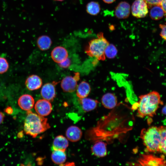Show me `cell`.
I'll return each mask as SVG.
<instances>
[{
	"label": "cell",
	"mask_w": 166,
	"mask_h": 166,
	"mask_svg": "<svg viewBox=\"0 0 166 166\" xmlns=\"http://www.w3.org/2000/svg\"><path fill=\"white\" fill-rule=\"evenodd\" d=\"M149 16L154 20H158L162 18L165 15V12L160 5H154L150 8Z\"/></svg>",
	"instance_id": "44dd1931"
},
{
	"label": "cell",
	"mask_w": 166,
	"mask_h": 166,
	"mask_svg": "<svg viewBox=\"0 0 166 166\" xmlns=\"http://www.w3.org/2000/svg\"><path fill=\"white\" fill-rule=\"evenodd\" d=\"M117 50L113 44H109L107 46L105 50V56L109 58H113L116 56Z\"/></svg>",
	"instance_id": "d4e9b609"
},
{
	"label": "cell",
	"mask_w": 166,
	"mask_h": 166,
	"mask_svg": "<svg viewBox=\"0 0 166 166\" xmlns=\"http://www.w3.org/2000/svg\"><path fill=\"white\" fill-rule=\"evenodd\" d=\"M82 132L79 127L72 126L69 127L66 132V136L69 141L75 142L79 141L82 136Z\"/></svg>",
	"instance_id": "2e32d148"
},
{
	"label": "cell",
	"mask_w": 166,
	"mask_h": 166,
	"mask_svg": "<svg viewBox=\"0 0 166 166\" xmlns=\"http://www.w3.org/2000/svg\"><path fill=\"white\" fill-rule=\"evenodd\" d=\"M159 26L161 29L160 36L166 41V25L160 24Z\"/></svg>",
	"instance_id": "83f0119b"
},
{
	"label": "cell",
	"mask_w": 166,
	"mask_h": 166,
	"mask_svg": "<svg viewBox=\"0 0 166 166\" xmlns=\"http://www.w3.org/2000/svg\"><path fill=\"white\" fill-rule=\"evenodd\" d=\"M131 11L129 4L126 2L122 1L115 7V14L116 18L118 19H125L129 16Z\"/></svg>",
	"instance_id": "9c48e42d"
},
{
	"label": "cell",
	"mask_w": 166,
	"mask_h": 166,
	"mask_svg": "<svg viewBox=\"0 0 166 166\" xmlns=\"http://www.w3.org/2000/svg\"><path fill=\"white\" fill-rule=\"evenodd\" d=\"M148 6L145 0H135L131 8L132 15L137 18L145 17L148 13Z\"/></svg>",
	"instance_id": "8992f818"
},
{
	"label": "cell",
	"mask_w": 166,
	"mask_h": 166,
	"mask_svg": "<svg viewBox=\"0 0 166 166\" xmlns=\"http://www.w3.org/2000/svg\"><path fill=\"white\" fill-rule=\"evenodd\" d=\"M4 117V114L0 111V124L3 122Z\"/></svg>",
	"instance_id": "4dcf8cb0"
},
{
	"label": "cell",
	"mask_w": 166,
	"mask_h": 166,
	"mask_svg": "<svg viewBox=\"0 0 166 166\" xmlns=\"http://www.w3.org/2000/svg\"><path fill=\"white\" fill-rule=\"evenodd\" d=\"M41 78L38 76L32 75L26 79L25 85L27 88L30 90L33 91L39 89L42 85Z\"/></svg>",
	"instance_id": "4fadbf2b"
},
{
	"label": "cell",
	"mask_w": 166,
	"mask_h": 166,
	"mask_svg": "<svg viewBox=\"0 0 166 166\" xmlns=\"http://www.w3.org/2000/svg\"><path fill=\"white\" fill-rule=\"evenodd\" d=\"M9 64L7 60L5 58L0 57V74H3L8 70Z\"/></svg>",
	"instance_id": "484cf974"
},
{
	"label": "cell",
	"mask_w": 166,
	"mask_h": 166,
	"mask_svg": "<svg viewBox=\"0 0 166 166\" xmlns=\"http://www.w3.org/2000/svg\"><path fill=\"white\" fill-rule=\"evenodd\" d=\"M97 37V38L89 42L85 52L91 57H95L98 60L104 61L105 59V50L109 43L104 37L103 33L98 34Z\"/></svg>",
	"instance_id": "277c9868"
},
{
	"label": "cell",
	"mask_w": 166,
	"mask_h": 166,
	"mask_svg": "<svg viewBox=\"0 0 166 166\" xmlns=\"http://www.w3.org/2000/svg\"><path fill=\"white\" fill-rule=\"evenodd\" d=\"M80 99L83 109L86 112H89L95 109L99 103L97 100L86 97Z\"/></svg>",
	"instance_id": "ac0fdd59"
},
{
	"label": "cell",
	"mask_w": 166,
	"mask_h": 166,
	"mask_svg": "<svg viewBox=\"0 0 166 166\" xmlns=\"http://www.w3.org/2000/svg\"><path fill=\"white\" fill-rule=\"evenodd\" d=\"M139 98V101L135 105L137 109V116L140 118L153 117L162 103L160 94L155 91L141 95Z\"/></svg>",
	"instance_id": "6da1fadb"
},
{
	"label": "cell",
	"mask_w": 166,
	"mask_h": 166,
	"mask_svg": "<svg viewBox=\"0 0 166 166\" xmlns=\"http://www.w3.org/2000/svg\"><path fill=\"white\" fill-rule=\"evenodd\" d=\"M70 63L71 61L70 59L67 58L65 61L58 64L59 66L62 68H67L69 67Z\"/></svg>",
	"instance_id": "f1b7e54d"
},
{
	"label": "cell",
	"mask_w": 166,
	"mask_h": 166,
	"mask_svg": "<svg viewBox=\"0 0 166 166\" xmlns=\"http://www.w3.org/2000/svg\"><path fill=\"white\" fill-rule=\"evenodd\" d=\"M91 152L94 156L102 157L106 156L107 154V144L102 141H97L92 146Z\"/></svg>",
	"instance_id": "5bb4252c"
},
{
	"label": "cell",
	"mask_w": 166,
	"mask_h": 166,
	"mask_svg": "<svg viewBox=\"0 0 166 166\" xmlns=\"http://www.w3.org/2000/svg\"><path fill=\"white\" fill-rule=\"evenodd\" d=\"M12 109L10 107H8L6 109V112L10 114L12 112Z\"/></svg>",
	"instance_id": "1f68e13d"
},
{
	"label": "cell",
	"mask_w": 166,
	"mask_h": 166,
	"mask_svg": "<svg viewBox=\"0 0 166 166\" xmlns=\"http://www.w3.org/2000/svg\"><path fill=\"white\" fill-rule=\"evenodd\" d=\"M52 161L57 164H61L65 161L66 155L65 152L60 150H54L51 155Z\"/></svg>",
	"instance_id": "7402d4cb"
},
{
	"label": "cell",
	"mask_w": 166,
	"mask_h": 166,
	"mask_svg": "<svg viewBox=\"0 0 166 166\" xmlns=\"http://www.w3.org/2000/svg\"><path fill=\"white\" fill-rule=\"evenodd\" d=\"M159 128L161 137L160 152L166 156V127L161 126Z\"/></svg>",
	"instance_id": "cb8c5ba5"
},
{
	"label": "cell",
	"mask_w": 166,
	"mask_h": 166,
	"mask_svg": "<svg viewBox=\"0 0 166 166\" xmlns=\"http://www.w3.org/2000/svg\"><path fill=\"white\" fill-rule=\"evenodd\" d=\"M104 2L107 4H111L114 2L116 0H102Z\"/></svg>",
	"instance_id": "d6a6232c"
},
{
	"label": "cell",
	"mask_w": 166,
	"mask_h": 166,
	"mask_svg": "<svg viewBox=\"0 0 166 166\" xmlns=\"http://www.w3.org/2000/svg\"><path fill=\"white\" fill-rule=\"evenodd\" d=\"M101 101L104 107L108 109H114L117 105V98L111 93H107L104 95L101 98Z\"/></svg>",
	"instance_id": "9a60e30c"
},
{
	"label": "cell",
	"mask_w": 166,
	"mask_h": 166,
	"mask_svg": "<svg viewBox=\"0 0 166 166\" xmlns=\"http://www.w3.org/2000/svg\"><path fill=\"white\" fill-rule=\"evenodd\" d=\"M165 13L166 14V0H163L160 4Z\"/></svg>",
	"instance_id": "f546056e"
},
{
	"label": "cell",
	"mask_w": 166,
	"mask_h": 166,
	"mask_svg": "<svg viewBox=\"0 0 166 166\" xmlns=\"http://www.w3.org/2000/svg\"><path fill=\"white\" fill-rule=\"evenodd\" d=\"M162 112L163 114L166 115V105L164 106L162 110Z\"/></svg>",
	"instance_id": "836d02e7"
},
{
	"label": "cell",
	"mask_w": 166,
	"mask_h": 166,
	"mask_svg": "<svg viewBox=\"0 0 166 166\" xmlns=\"http://www.w3.org/2000/svg\"><path fill=\"white\" fill-rule=\"evenodd\" d=\"M19 107L22 109L28 111L32 109L34 105V101L33 97L28 94H25L21 96L18 101Z\"/></svg>",
	"instance_id": "7c38bea8"
},
{
	"label": "cell",
	"mask_w": 166,
	"mask_h": 166,
	"mask_svg": "<svg viewBox=\"0 0 166 166\" xmlns=\"http://www.w3.org/2000/svg\"><path fill=\"white\" fill-rule=\"evenodd\" d=\"M38 114L44 117L49 115L52 111V106L50 101L45 99L38 100L34 106Z\"/></svg>",
	"instance_id": "ba28073f"
},
{
	"label": "cell",
	"mask_w": 166,
	"mask_h": 166,
	"mask_svg": "<svg viewBox=\"0 0 166 166\" xmlns=\"http://www.w3.org/2000/svg\"><path fill=\"white\" fill-rule=\"evenodd\" d=\"M51 55L52 60L59 64L68 58V54L67 50L64 47L58 46L53 49Z\"/></svg>",
	"instance_id": "30bf717a"
},
{
	"label": "cell",
	"mask_w": 166,
	"mask_h": 166,
	"mask_svg": "<svg viewBox=\"0 0 166 166\" xmlns=\"http://www.w3.org/2000/svg\"><path fill=\"white\" fill-rule=\"evenodd\" d=\"M135 165L138 166H166L164 156L158 157L149 154H140Z\"/></svg>",
	"instance_id": "5b68a950"
},
{
	"label": "cell",
	"mask_w": 166,
	"mask_h": 166,
	"mask_svg": "<svg viewBox=\"0 0 166 166\" xmlns=\"http://www.w3.org/2000/svg\"><path fill=\"white\" fill-rule=\"evenodd\" d=\"M37 45L41 50H46L49 49L52 44L51 38L47 35L39 36L37 41Z\"/></svg>",
	"instance_id": "ffe728a7"
},
{
	"label": "cell",
	"mask_w": 166,
	"mask_h": 166,
	"mask_svg": "<svg viewBox=\"0 0 166 166\" xmlns=\"http://www.w3.org/2000/svg\"><path fill=\"white\" fill-rule=\"evenodd\" d=\"M80 79L79 73H76L73 76H68L62 80L61 86L63 90L65 92L72 93L75 91L77 86V82Z\"/></svg>",
	"instance_id": "52a82bcc"
},
{
	"label": "cell",
	"mask_w": 166,
	"mask_h": 166,
	"mask_svg": "<svg viewBox=\"0 0 166 166\" xmlns=\"http://www.w3.org/2000/svg\"><path fill=\"white\" fill-rule=\"evenodd\" d=\"M86 10L89 14L93 16L97 15L101 11L100 6L97 2L91 1L86 5Z\"/></svg>",
	"instance_id": "603a6c76"
},
{
	"label": "cell",
	"mask_w": 166,
	"mask_h": 166,
	"mask_svg": "<svg viewBox=\"0 0 166 166\" xmlns=\"http://www.w3.org/2000/svg\"><path fill=\"white\" fill-rule=\"evenodd\" d=\"M53 0L54 1H56L62 2L64 1V0Z\"/></svg>",
	"instance_id": "e575fe53"
},
{
	"label": "cell",
	"mask_w": 166,
	"mask_h": 166,
	"mask_svg": "<svg viewBox=\"0 0 166 166\" xmlns=\"http://www.w3.org/2000/svg\"><path fill=\"white\" fill-rule=\"evenodd\" d=\"M50 128L47 118L33 113L30 110L27 111L24 125V131L26 134L35 138Z\"/></svg>",
	"instance_id": "7a4b0ae2"
},
{
	"label": "cell",
	"mask_w": 166,
	"mask_h": 166,
	"mask_svg": "<svg viewBox=\"0 0 166 166\" xmlns=\"http://www.w3.org/2000/svg\"><path fill=\"white\" fill-rule=\"evenodd\" d=\"M140 137L145 147L146 152H160L161 137L159 127L152 126L143 129Z\"/></svg>",
	"instance_id": "3957f363"
},
{
	"label": "cell",
	"mask_w": 166,
	"mask_h": 166,
	"mask_svg": "<svg viewBox=\"0 0 166 166\" xmlns=\"http://www.w3.org/2000/svg\"><path fill=\"white\" fill-rule=\"evenodd\" d=\"M91 91L89 84L85 81L81 82L76 89V95L80 99L87 97Z\"/></svg>",
	"instance_id": "d6986e66"
},
{
	"label": "cell",
	"mask_w": 166,
	"mask_h": 166,
	"mask_svg": "<svg viewBox=\"0 0 166 166\" xmlns=\"http://www.w3.org/2000/svg\"><path fill=\"white\" fill-rule=\"evenodd\" d=\"M69 145L67 139L62 135L57 136L54 139L53 143L54 150H60L65 152Z\"/></svg>",
	"instance_id": "e0dca14e"
},
{
	"label": "cell",
	"mask_w": 166,
	"mask_h": 166,
	"mask_svg": "<svg viewBox=\"0 0 166 166\" xmlns=\"http://www.w3.org/2000/svg\"><path fill=\"white\" fill-rule=\"evenodd\" d=\"M41 94L44 99L52 101L56 95L54 84L50 83L45 84L42 87Z\"/></svg>",
	"instance_id": "8fae6325"
},
{
	"label": "cell",
	"mask_w": 166,
	"mask_h": 166,
	"mask_svg": "<svg viewBox=\"0 0 166 166\" xmlns=\"http://www.w3.org/2000/svg\"><path fill=\"white\" fill-rule=\"evenodd\" d=\"M163 0H145L147 3L148 8H150L152 6L158 5H160Z\"/></svg>",
	"instance_id": "4316f807"
}]
</instances>
